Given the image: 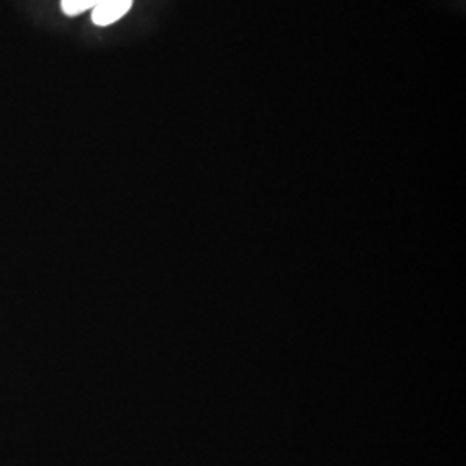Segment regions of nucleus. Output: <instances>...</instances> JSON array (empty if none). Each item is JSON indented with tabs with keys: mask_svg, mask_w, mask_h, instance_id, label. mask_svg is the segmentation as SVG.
Wrapping results in <instances>:
<instances>
[{
	"mask_svg": "<svg viewBox=\"0 0 466 466\" xmlns=\"http://www.w3.org/2000/svg\"><path fill=\"white\" fill-rule=\"evenodd\" d=\"M100 0H61V9L66 16H78L85 11H92Z\"/></svg>",
	"mask_w": 466,
	"mask_h": 466,
	"instance_id": "nucleus-2",
	"label": "nucleus"
},
{
	"mask_svg": "<svg viewBox=\"0 0 466 466\" xmlns=\"http://www.w3.org/2000/svg\"><path fill=\"white\" fill-rule=\"evenodd\" d=\"M132 5L134 0H100L92 9V21L96 26H111L121 17L127 16Z\"/></svg>",
	"mask_w": 466,
	"mask_h": 466,
	"instance_id": "nucleus-1",
	"label": "nucleus"
}]
</instances>
